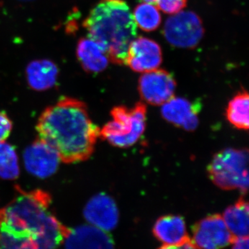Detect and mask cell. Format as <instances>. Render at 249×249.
I'll list each match as a JSON object with an SVG mask.
<instances>
[{
  "label": "cell",
  "instance_id": "15",
  "mask_svg": "<svg viewBox=\"0 0 249 249\" xmlns=\"http://www.w3.org/2000/svg\"><path fill=\"white\" fill-rule=\"evenodd\" d=\"M58 73L57 65L47 59L34 60L26 69L28 84L36 91H45L53 88L58 79Z\"/></svg>",
  "mask_w": 249,
  "mask_h": 249
},
{
  "label": "cell",
  "instance_id": "7",
  "mask_svg": "<svg viewBox=\"0 0 249 249\" xmlns=\"http://www.w3.org/2000/svg\"><path fill=\"white\" fill-rule=\"evenodd\" d=\"M192 232L191 240L199 249H223L231 245L235 238L219 214L201 219L192 228Z\"/></svg>",
  "mask_w": 249,
  "mask_h": 249
},
{
  "label": "cell",
  "instance_id": "21",
  "mask_svg": "<svg viewBox=\"0 0 249 249\" xmlns=\"http://www.w3.org/2000/svg\"><path fill=\"white\" fill-rule=\"evenodd\" d=\"M159 9L168 14H176L186 7V0H156Z\"/></svg>",
  "mask_w": 249,
  "mask_h": 249
},
{
  "label": "cell",
  "instance_id": "1",
  "mask_svg": "<svg viewBox=\"0 0 249 249\" xmlns=\"http://www.w3.org/2000/svg\"><path fill=\"white\" fill-rule=\"evenodd\" d=\"M18 191L0 209V249L58 248L69 229L50 212V195L40 189Z\"/></svg>",
  "mask_w": 249,
  "mask_h": 249
},
{
  "label": "cell",
  "instance_id": "24",
  "mask_svg": "<svg viewBox=\"0 0 249 249\" xmlns=\"http://www.w3.org/2000/svg\"><path fill=\"white\" fill-rule=\"evenodd\" d=\"M232 249H249V237H235Z\"/></svg>",
  "mask_w": 249,
  "mask_h": 249
},
{
  "label": "cell",
  "instance_id": "23",
  "mask_svg": "<svg viewBox=\"0 0 249 249\" xmlns=\"http://www.w3.org/2000/svg\"><path fill=\"white\" fill-rule=\"evenodd\" d=\"M159 249H199L190 239L184 243L178 245L168 246L163 245Z\"/></svg>",
  "mask_w": 249,
  "mask_h": 249
},
{
  "label": "cell",
  "instance_id": "9",
  "mask_svg": "<svg viewBox=\"0 0 249 249\" xmlns=\"http://www.w3.org/2000/svg\"><path fill=\"white\" fill-rule=\"evenodd\" d=\"M23 157L27 171L39 178H47L53 175L61 161L58 152L40 139H37L26 148Z\"/></svg>",
  "mask_w": 249,
  "mask_h": 249
},
{
  "label": "cell",
  "instance_id": "26",
  "mask_svg": "<svg viewBox=\"0 0 249 249\" xmlns=\"http://www.w3.org/2000/svg\"><path fill=\"white\" fill-rule=\"evenodd\" d=\"M19 1H32V0H19Z\"/></svg>",
  "mask_w": 249,
  "mask_h": 249
},
{
  "label": "cell",
  "instance_id": "11",
  "mask_svg": "<svg viewBox=\"0 0 249 249\" xmlns=\"http://www.w3.org/2000/svg\"><path fill=\"white\" fill-rule=\"evenodd\" d=\"M85 219L90 225L109 232L115 229L119 213L114 199L104 193L93 196L83 211Z\"/></svg>",
  "mask_w": 249,
  "mask_h": 249
},
{
  "label": "cell",
  "instance_id": "5",
  "mask_svg": "<svg viewBox=\"0 0 249 249\" xmlns=\"http://www.w3.org/2000/svg\"><path fill=\"white\" fill-rule=\"evenodd\" d=\"M147 107L138 103L132 109L117 106L111 111L112 121L100 129V137L118 147L125 148L138 142L146 124Z\"/></svg>",
  "mask_w": 249,
  "mask_h": 249
},
{
  "label": "cell",
  "instance_id": "20",
  "mask_svg": "<svg viewBox=\"0 0 249 249\" xmlns=\"http://www.w3.org/2000/svg\"><path fill=\"white\" fill-rule=\"evenodd\" d=\"M132 15L136 24L145 31L156 30L161 22L160 11L150 3L144 2L139 4L134 9Z\"/></svg>",
  "mask_w": 249,
  "mask_h": 249
},
{
  "label": "cell",
  "instance_id": "13",
  "mask_svg": "<svg viewBox=\"0 0 249 249\" xmlns=\"http://www.w3.org/2000/svg\"><path fill=\"white\" fill-rule=\"evenodd\" d=\"M199 106L183 98H170L162 105L161 115L177 127L187 131H193L199 124Z\"/></svg>",
  "mask_w": 249,
  "mask_h": 249
},
{
  "label": "cell",
  "instance_id": "22",
  "mask_svg": "<svg viewBox=\"0 0 249 249\" xmlns=\"http://www.w3.org/2000/svg\"><path fill=\"white\" fill-rule=\"evenodd\" d=\"M13 124L6 113L0 112V142H4L12 130Z\"/></svg>",
  "mask_w": 249,
  "mask_h": 249
},
{
  "label": "cell",
  "instance_id": "17",
  "mask_svg": "<svg viewBox=\"0 0 249 249\" xmlns=\"http://www.w3.org/2000/svg\"><path fill=\"white\" fill-rule=\"evenodd\" d=\"M249 204L241 198L229 206L223 214V219L234 237H249Z\"/></svg>",
  "mask_w": 249,
  "mask_h": 249
},
{
  "label": "cell",
  "instance_id": "19",
  "mask_svg": "<svg viewBox=\"0 0 249 249\" xmlns=\"http://www.w3.org/2000/svg\"><path fill=\"white\" fill-rule=\"evenodd\" d=\"M19 175V161L16 149L7 142H0V178L13 180Z\"/></svg>",
  "mask_w": 249,
  "mask_h": 249
},
{
  "label": "cell",
  "instance_id": "12",
  "mask_svg": "<svg viewBox=\"0 0 249 249\" xmlns=\"http://www.w3.org/2000/svg\"><path fill=\"white\" fill-rule=\"evenodd\" d=\"M64 241L65 249H114L111 235L90 224L69 229Z\"/></svg>",
  "mask_w": 249,
  "mask_h": 249
},
{
  "label": "cell",
  "instance_id": "18",
  "mask_svg": "<svg viewBox=\"0 0 249 249\" xmlns=\"http://www.w3.org/2000/svg\"><path fill=\"white\" fill-rule=\"evenodd\" d=\"M249 94L244 91L237 93L228 105L227 120L238 129H249Z\"/></svg>",
  "mask_w": 249,
  "mask_h": 249
},
{
  "label": "cell",
  "instance_id": "6",
  "mask_svg": "<svg viewBox=\"0 0 249 249\" xmlns=\"http://www.w3.org/2000/svg\"><path fill=\"white\" fill-rule=\"evenodd\" d=\"M204 34L200 18L192 11H180L168 18L163 27L165 39L179 48L192 49L200 42Z\"/></svg>",
  "mask_w": 249,
  "mask_h": 249
},
{
  "label": "cell",
  "instance_id": "16",
  "mask_svg": "<svg viewBox=\"0 0 249 249\" xmlns=\"http://www.w3.org/2000/svg\"><path fill=\"white\" fill-rule=\"evenodd\" d=\"M78 61L85 71L98 73L107 68L109 59L96 42L89 37H82L76 47Z\"/></svg>",
  "mask_w": 249,
  "mask_h": 249
},
{
  "label": "cell",
  "instance_id": "25",
  "mask_svg": "<svg viewBox=\"0 0 249 249\" xmlns=\"http://www.w3.org/2000/svg\"><path fill=\"white\" fill-rule=\"evenodd\" d=\"M145 2H148V3H155L156 1V0H143Z\"/></svg>",
  "mask_w": 249,
  "mask_h": 249
},
{
  "label": "cell",
  "instance_id": "14",
  "mask_svg": "<svg viewBox=\"0 0 249 249\" xmlns=\"http://www.w3.org/2000/svg\"><path fill=\"white\" fill-rule=\"evenodd\" d=\"M152 232L164 245H178L189 240L186 222L180 215L162 216L156 221Z\"/></svg>",
  "mask_w": 249,
  "mask_h": 249
},
{
  "label": "cell",
  "instance_id": "3",
  "mask_svg": "<svg viewBox=\"0 0 249 249\" xmlns=\"http://www.w3.org/2000/svg\"><path fill=\"white\" fill-rule=\"evenodd\" d=\"M83 27L109 61L124 65L129 46L137 34L133 15L124 0H101L90 11Z\"/></svg>",
  "mask_w": 249,
  "mask_h": 249
},
{
  "label": "cell",
  "instance_id": "8",
  "mask_svg": "<svg viewBox=\"0 0 249 249\" xmlns=\"http://www.w3.org/2000/svg\"><path fill=\"white\" fill-rule=\"evenodd\" d=\"M176 86L173 75L163 70L145 72L139 80L141 97L152 106H162L174 97Z\"/></svg>",
  "mask_w": 249,
  "mask_h": 249
},
{
  "label": "cell",
  "instance_id": "10",
  "mask_svg": "<svg viewBox=\"0 0 249 249\" xmlns=\"http://www.w3.org/2000/svg\"><path fill=\"white\" fill-rule=\"evenodd\" d=\"M162 62L161 49L155 41L144 37L134 39L129 46L124 64L136 72L157 70Z\"/></svg>",
  "mask_w": 249,
  "mask_h": 249
},
{
  "label": "cell",
  "instance_id": "2",
  "mask_svg": "<svg viewBox=\"0 0 249 249\" xmlns=\"http://www.w3.org/2000/svg\"><path fill=\"white\" fill-rule=\"evenodd\" d=\"M39 139L58 152L60 160L74 163L88 160L100 137L84 103L62 97L41 114L36 126Z\"/></svg>",
  "mask_w": 249,
  "mask_h": 249
},
{
  "label": "cell",
  "instance_id": "4",
  "mask_svg": "<svg viewBox=\"0 0 249 249\" xmlns=\"http://www.w3.org/2000/svg\"><path fill=\"white\" fill-rule=\"evenodd\" d=\"M248 164V150L225 149L214 156L208 167V173L219 188L227 191L239 190L246 194L249 188Z\"/></svg>",
  "mask_w": 249,
  "mask_h": 249
}]
</instances>
